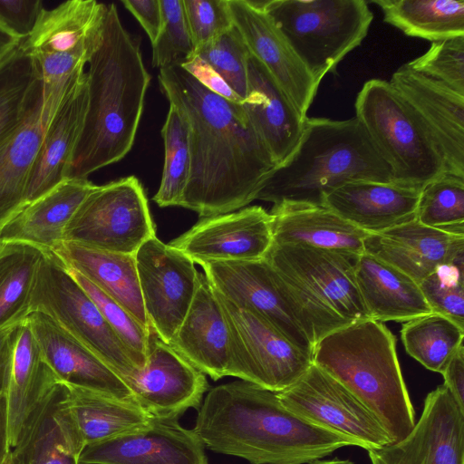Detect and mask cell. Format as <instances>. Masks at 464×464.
Instances as JSON below:
<instances>
[{
	"label": "cell",
	"mask_w": 464,
	"mask_h": 464,
	"mask_svg": "<svg viewBox=\"0 0 464 464\" xmlns=\"http://www.w3.org/2000/svg\"><path fill=\"white\" fill-rule=\"evenodd\" d=\"M159 83L188 126L191 166L180 207L206 218L256 199L277 165L241 104L209 91L179 63L160 69Z\"/></svg>",
	"instance_id": "6da1fadb"
},
{
	"label": "cell",
	"mask_w": 464,
	"mask_h": 464,
	"mask_svg": "<svg viewBox=\"0 0 464 464\" xmlns=\"http://www.w3.org/2000/svg\"><path fill=\"white\" fill-rule=\"evenodd\" d=\"M193 430L212 451L251 464H306L340 448L357 446L346 436L298 417L276 392L242 380L208 392Z\"/></svg>",
	"instance_id": "7a4b0ae2"
},
{
	"label": "cell",
	"mask_w": 464,
	"mask_h": 464,
	"mask_svg": "<svg viewBox=\"0 0 464 464\" xmlns=\"http://www.w3.org/2000/svg\"><path fill=\"white\" fill-rule=\"evenodd\" d=\"M88 104L68 178L88 177L122 160L131 150L150 75L140 43L106 5L102 38L88 63Z\"/></svg>",
	"instance_id": "3957f363"
},
{
	"label": "cell",
	"mask_w": 464,
	"mask_h": 464,
	"mask_svg": "<svg viewBox=\"0 0 464 464\" xmlns=\"http://www.w3.org/2000/svg\"><path fill=\"white\" fill-rule=\"evenodd\" d=\"M359 180L393 182L391 169L359 121L306 117L294 152L273 170L256 199L324 206L334 190Z\"/></svg>",
	"instance_id": "277c9868"
},
{
	"label": "cell",
	"mask_w": 464,
	"mask_h": 464,
	"mask_svg": "<svg viewBox=\"0 0 464 464\" xmlns=\"http://www.w3.org/2000/svg\"><path fill=\"white\" fill-rule=\"evenodd\" d=\"M313 363L341 382L379 420L392 443L415 425V411L396 353V340L379 321L364 319L318 341Z\"/></svg>",
	"instance_id": "5b68a950"
},
{
	"label": "cell",
	"mask_w": 464,
	"mask_h": 464,
	"mask_svg": "<svg viewBox=\"0 0 464 464\" xmlns=\"http://www.w3.org/2000/svg\"><path fill=\"white\" fill-rule=\"evenodd\" d=\"M106 5L69 0L44 9L31 34L21 41L36 68L42 89L45 128L63 97L85 74L99 47Z\"/></svg>",
	"instance_id": "8992f818"
},
{
	"label": "cell",
	"mask_w": 464,
	"mask_h": 464,
	"mask_svg": "<svg viewBox=\"0 0 464 464\" xmlns=\"http://www.w3.org/2000/svg\"><path fill=\"white\" fill-rule=\"evenodd\" d=\"M365 0H268L272 19L316 84L365 38L373 19Z\"/></svg>",
	"instance_id": "52a82bcc"
},
{
	"label": "cell",
	"mask_w": 464,
	"mask_h": 464,
	"mask_svg": "<svg viewBox=\"0 0 464 464\" xmlns=\"http://www.w3.org/2000/svg\"><path fill=\"white\" fill-rule=\"evenodd\" d=\"M354 106L355 118L391 169L393 183L420 191L446 171L434 141L388 81H367Z\"/></svg>",
	"instance_id": "ba28073f"
},
{
	"label": "cell",
	"mask_w": 464,
	"mask_h": 464,
	"mask_svg": "<svg viewBox=\"0 0 464 464\" xmlns=\"http://www.w3.org/2000/svg\"><path fill=\"white\" fill-rule=\"evenodd\" d=\"M39 312L88 348L126 383L139 372L127 349L66 266L44 251L35 276L29 313Z\"/></svg>",
	"instance_id": "9c48e42d"
},
{
	"label": "cell",
	"mask_w": 464,
	"mask_h": 464,
	"mask_svg": "<svg viewBox=\"0 0 464 464\" xmlns=\"http://www.w3.org/2000/svg\"><path fill=\"white\" fill-rule=\"evenodd\" d=\"M215 293L228 330L227 376L279 392L295 382L313 364L311 354L295 345L262 316Z\"/></svg>",
	"instance_id": "30bf717a"
},
{
	"label": "cell",
	"mask_w": 464,
	"mask_h": 464,
	"mask_svg": "<svg viewBox=\"0 0 464 464\" xmlns=\"http://www.w3.org/2000/svg\"><path fill=\"white\" fill-rule=\"evenodd\" d=\"M155 236L144 188L129 176L96 187L70 221L64 241L135 256Z\"/></svg>",
	"instance_id": "8fae6325"
},
{
	"label": "cell",
	"mask_w": 464,
	"mask_h": 464,
	"mask_svg": "<svg viewBox=\"0 0 464 464\" xmlns=\"http://www.w3.org/2000/svg\"><path fill=\"white\" fill-rule=\"evenodd\" d=\"M360 255L304 245L273 244L265 259L277 273L351 324L370 318L355 277Z\"/></svg>",
	"instance_id": "7c38bea8"
},
{
	"label": "cell",
	"mask_w": 464,
	"mask_h": 464,
	"mask_svg": "<svg viewBox=\"0 0 464 464\" xmlns=\"http://www.w3.org/2000/svg\"><path fill=\"white\" fill-rule=\"evenodd\" d=\"M276 394L298 417L346 436L367 451L392 443L375 416L341 382L314 363L295 382Z\"/></svg>",
	"instance_id": "4fadbf2b"
},
{
	"label": "cell",
	"mask_w": 464,
	"mask_h": 464,
	"mask_svg": "<svg viewBox=\"0 0 464 464\" xmlns=\"http://www.w3.org/2000/svg\"><path fill=\"white\" fill-rule=\"evenodd\" d=\"M213 289L238 307L266 319L298 348L313 356L294 302L277 272L264 258L255 261H208L200 264Z\"/></svg>",
	"instance_id": "5bb4252c"
},
{
	"label": "cell",
	"mask_w": 464,
	"mask_h": 464,
	"mask_svg": "<svg viewBox=\"0 0 464 464\" xmlns=\"http://www.w3.org/2000/svg\"><path fill=\"white\" fill-rule=\"evenodd\" d=\"M135 260L150 326L169 343L192 303L199 273L188 256L156 236L140 246Z\"/></svg>",
	"instance_id": "9a60e30c"
},
{
	"label": "cell",
	"mask_w": 464,
	"mask_h": 464,
	"mask_svg": "<svg viewBox=\"0 0 464 464\" xmlns=\"http://www.w3.org/2000/svg\"><path fill=\"white\" fill-rule=\"evenodd\" d=\"M372 464H464V410L441 384L404 439L368 450Z\"/></svg>",
	"instance_id": "2e32d148"
},
{
	"label": "cell",
	"mask_w": 464,
	"mask_h": 464,
	"mask_svg": "<svg viewBox=\"0 0 464 464\" xmlns=\"http://www.w3.org/2000/svg\"><path fill=\"white\" fill-rule=\"evenodd\" d=\"M273 218L260 206L201 218L169 245L198 265L264 259L274 244Z\"/></svg>",
	"instance_id": "e0dca14e"
},
{
	"label": "cell",
	"mask_w": 464,
	"mask_h": 464,
	"mask_svg": "<svg viewBox=\"0 0 464 464\" xmlns=\"http://www.w3.org/2000/svg\"><path fill=\"white\" fill-rule=\"evenodd\" d=\"M134 402L152 418L178 420L198 409L208 388L206 375L152 331L144 367L126 382Z\"/></svg>",
	"instance_id": "ac0fdd59"
},
{
	"label": "cell",
	"mask_w": 464,
	"mask_h": 464,
	"mask_svg": "<svg viewBox=\"0 0 464 464\" xmlns=\"http://www.w3.org/2000/svg\"><path fill=\"white\" fill-rule=\"evenodd\" d=\"M389 82L434 141L446 171L464 177V95L406 64Z\"/></svg>",
	"instance_id": "d6986e66"
},
{
	"label": "cell",
	"mask_w": 464,
	"mask_h": 464,
	"mask_svg": "<svg viewBox=\"0 0 464 464\" xmlns=\"http://www.w3.org/2000/svg\"><path fill=\"white\" fill-rule=\"evenodd\" d=\"M227 4L233 24L250 53L263 63L305 119L319 85L256 1L227 0Z\"/></svg>",
	"instance_id": "ffe728a7"
},
{
	"label": "cell",
	"mask_w": 464,
	"mask_h": 464,
	"mask_svg": "<svg viewBox=\"0 0 464 464\" xmlns=\"http://www.w3.org/2000/svg\"><path fill=\"white\" fill-rule=\"evenodd\" d=\"M80 464H209L194 430L152 418L144 428L88 445Z\"/></svg>",
	"instance_id": "44dd1931"
},
{
	"label": "cell",
	"mask_w": 464,
	"mask_h": 464,
	"mask_svg": "<svg viewBox=\"0 0 464 464\" xmlns=\"http://www.w3.org/2000/svg\"><path fill=\"white\" fill-rule=\"evenodd\" d=\"M25 319L44 361L63 383L135 403L123 380L50 318L31 312Z\"/></svg>",
	"instance_id": "7402d4cb"
},
{
	"label": "cell",
	"mask_w": 464,
	"mask_h": 464,
	"mask_svg": "<svg viewBox=\"0 0 464 464\" xmlns=\"http://www.w3.org/2000/svg\"><path fill=\"white\" fill-rule=\"evenodd\" d=\"M84 448L61 382L28 417L11 453L14 464H80Z\"/></svg>",
	"instance_id": "603a6c76"
},
{
	"label": "cell",
	"mask_w": 464,
	"mask_h": 464,
	"mask_svg": "<svg viewBox=\"0 0 464 464\" xmlns=\"http://www.w3.org/2000/svg\"><path fill=\"white\" fill-rule=\"evenodd\" d=\"M363 252L419 284L440 266L464 256V236L427 227L415 218L385 231L368 234Z\"/></svg>",
	"instance_id": "cb8c5ba5"
},
{
	"label": "cell",
	"mask_w": 464,
	"mask_h": 464,
	"mask_svg": "<svg viewBox=\"0 0 464 464\" xmlns=\"http://www.w3.org/2000/svg\"><path fill=\"white\" fill-rule=\"evenodd\" d=\"M248 120L276 165L294 152L304 121L271 73L250 53L246 96L241 103Z\"/></svg>",
	"instance_id": "d4e9b609"
},
{
	"label": "cell",
	"mask_w": 464,
	"mask_h": 464,
	"mask_svg": "<svg viewBox=\"0 0 464 464\" xmlns=\"http://www.w3.org/2000/svg\"><path fill=\"white\" fill-rule=\"evenodd\" d=\"M169 344L212 380L227 376V325L217 295L204 274L199 273L192 303Z\"/></svg>",
	"instance_id": "484cf974"
},
{
	"label": "cell",
	"mask_w": 464,
	"mask_h": 464,
	"mask_svg": "<svg viewBox=\"0 0 464 464\" xmlns=\"http://www.w3.org/2000/svg\"><path fill=\"white\" fill-rule=\"evenodd\" d=\"M88 179L66 178L24 205L0 227V241H15L52 251L84 199L96 188Z\"/></svg>",
	"instance_id": "4316f807"
},
{
	"label": "cell",
	"mask_w": 464,
	"mask_h": 464,
	"mask_svg": "<svg viewBox=\"0 0 464 464\" xmlns=\"http://www.w3.org/2000/svg\"><path fill=\"white\" fill-rule=\"evenodd\" d=\"M420 192L393 182L368 180L343 184L324 206L367 234H376L415 218Z\"/></svg>",
	"instance_id": "83f0119b"
},
{
	"label": "cell",
	"mask_w": 464,
	"mask_h": 464,
	"mask_svg": "<svg viewBox=\"0 0 464 464\" xmlns=\"http://www.w3.org/2000/svg\"><path fill=\"white\" fill-rule=\"evenodd\" d=\"M88 104L86 72L63 97L45 128L32 170L27 202L68 178Z\"/></svg>",
	"instance_id": "f1b7e54d"
},
{
	"label": "cell",
	"mask_w": 464,
	"mask_h": 464,
	"mask_svg": "<svg viewBox=\"0 0 464 464\" xmlns=\"http://www.w3.org/2000/svg\"><path fill=\"white\" fill-rule=\"evenodd\" d=\"M53 252L126 309L147 331H152L143 305L135 256L108 252L63 241Z\"/></svg>",
	"instance_id": "f546056e"
},
{
	"label": "cell",
	"mask_w": 464,
	"mask_h": 464,
	"mask_svg": "<svg viewBox=\"0 0 464 464\" xmlns=\"http://www.w3.org/2000/svg\"><path fill=\"white\" fill-rule=\"evenodd\" d=\"M61 381L44 361L24 318L17 324L5 390L9 441L13 448L43 398Z\"/></svg>",
	"instance_id": "4dcf8cb0"
},
{
	"label": "cell",
	"mask_w": 464,
	"mask_h": 464,
	"mask_svg": "<svg viewBox=\"0 0 464 464\" xmlns=\"http://www.w3.org/2000/svg\"><path fill=\"white\" fill-rule=\"evenodd\" d=\"M355 277L370 319L406 322L432 313L417 282L370 254L359 256Z\"/></svg>",
	"instance_id": "1f68e13d"
},
{
	"label": "cell",
	"mask_w": 464,
	"mask_h": 464,
	"mask_svg": "<svg viewBox=\"0 0 464 464\" xmlns=\"http://www.w3.org/2000/svg\"><path fill=\"white\" fill-rule=\"evenodd\" d=\"M269 213L273 218L274 244L363 253V241L368 234L326 206L278 204Z\"/></svg>",
	"instance_id": "d6a6232c"
},
{
	"label": "cell",
	"mask_w": 464,
	"mask_h": 464,
	"mask_svg": "<svg viewBox=\"0 0 464 464\" xmlns=\"http://www.w3.org/2000/svg\"><path fill=\"white\" fill-rule=\"evenodd\" d=\"M64 385L72 417L85 447L142 429L152 419L135 403Z\"/></svg>",
	"instance_id": "836d02e7"
},
{
	"label": "cell",
	"mask_w": 464,
	"mask_h": 464,
	"mask_svg": "<svg viewBox=\"0 0 464 464\" xmlns=\"http://www.w3.org/2000/svg\"><path fill=\"white\" fill-rule=\"evenodd\" d=\"M44 130L41 98L0 152V227L26 204L29 181Z\"/></svg>",
	"instance_id": "e575fe53"
},
{
	"label": "cell",
	"mask_w": 464,
	"mask_h": 464,
	"mask_svg": "<svg viewBox=\"0 0 464 464\" xmlns=\"http://www.w3.org/2000/svg\"><path fill=\"white\" fill-rule=\"evenodd\" d=\"M385 23L431 43L464 35L463 0H372Z\"/></svg>",
	"instance_id": "d590c367"
},
{
	"label": "cell",
	"mask_w": 464,
	"mask_h": 464,
	"mask_svg": "<svg viewBox=\"0 0 464 464\" xmlns=\"http://www.w3.org/2000/svg\"><path fill=\"white\" fill-rule=\"evenodd\" d=\"M41 98L36 68L20 43L0 63V152Z\"/></svg>",
	"instance_id": "8d00e7d4"
},
{
	"label": "cell",
	"mask_w": 464,
	"mask_h": 464,
	"mask_svg": "<svg viewBox=\"0 0 464 464\" xmlns=\"http://www.w3.org/2000/svg\"><path fill=\"white\" fill-rule=\"evenodd\" d=\"M44 251L35 246L0 241V331L29 314L32 290Z\"/></svg>",
	"instance_id": "74e56055"
},
{
	"label": "cell",
	"mask_w": 464,
	"mask_h": 464,
	"mask_svg": "<svg viewBox=\"0 0 464 464\" xmlns=\"http://www.w3.org/2000/svg\"><path fill=\"white\" fill-rule=\"evenodd\" d=\"M401 337L410 356L426 369L440 373L449 359L463 344L464 329L432 312L404 322Z\"/></svg>",
	"instance_id": "f35d334b"
},
{
	"label": "cell",
	"mask_w": 464,
	"mask_h": 464,
	"mask_svg": "<svg viewBox=\"0 0 464 464\" xmlns=\"http://www.w3.org/2000/svg\"><path fill=\"white\" fill-rule=\"evenodd\" d=\"M161 135L164 141V165L159 189L152 199L162 208L180 206L190 174L189 133L187 121L171 104Z\"/></svg>",
	"instance_id": "ab89813d"
},
{
	"label": "cell",
	"mask_w": 464,
	"mask_h": 464,
	"mask_svg": "<svg viewBox=\"0 0 464 464\" xmlns=\"http://www.w3.org/2000/svg\"><path fill=\"white\" fill-rule=\"evenodd\" d=\"M415 218L438 230L464 236V177L444 171L420 192Z\"/></svg>",
	"instance_id": "60d3db41"
},
{
	"label": "cell",
	"mask_w": 464,
	"mask_h": 464,
	"mask_svg": "<svg viewBox=\"0 0 464 464\" xmlns=\"http://www.w3.org/2000/svg\"><path fill=\"white\" fill-rule=\"evenodd\" d=\"M67 268L75 281L96 304L109 325L127 349L137 369L141 370L146 362L152 331H147L126 309L80 273Z\"/></svg>",
	"instance_id": "b9f144b4"
},
{
	"label": "cell",
	"mask_w": 464,
	"mask_h": 464,
	"mask_svg": "<svg viewBox=\"0 0 464 464\" xmlns=\"http://www.w3.org/2000/svg\"><path fill=\"white\" fill-rule=\"evenodd\" d=\"M208 63L243 100L247 90V61L250 52L234 25L193 52Z\"/></svg>",
	"instance_id": "7bdbcfd3"
},
{
	"label": "cell",
	"mask_w": 464,
	"mask_h": 464,
	"mask_svg": "<svg viewBox=\"0 0 464 464\" xmlns=\"http://www.w3.org/2000/svg\"><path fill=\"white\" fill-rule=\"evenodd\" d=\"M464 256L443 264L419 283L433 313L464 329Z\"/></svg>",
	"instance_id": "ee69618b"
},
{
	"label": "cell",
	"mask_w": 464,
	"mask_h": 464,
	"mask_svg": "<svg viewBox=\"0 0 464 464\" xmlns=\"http://www.w3.org/2000/svg\"><path fill=\"white\" fill-rule=\"evenodd\" d=\"M405 64L464 95V35L432 42L425 53Z\"/></svg>",
	"instance_id": "f6af8a7d"
},
{
	"label": "cell",
	"mask_w": 464,
	"mask_h": 464,
	"mask_svg": "<svg viewBox=\"0 0 464 464\" xmlns=\"http://www.w3.org/2000/svg\"><path fill=\"white\" fill-rule=\"evenodd\" d=\"M161 27L152 44V65L160 69L179 63L195 51L182 0H160Z\"/></svg>",
	"instance_id": "bcb514c9"
},
{
	"label": "cell",
	"mask_w": 464,
	"mask_h": 464,
	"mask_svg": "<svg viewBox=\"0 0 464 464\" xmlns=\"http://www.w3.org/2000/svg\"><path fill=\"white\" fill-rule=\"evenodd\" d=\"M182 1L195 49L216 39L233 26L227 0Z\"/></svg>",
	"instance_id": "7dc6e473"
},
{
	"label": "cell",
	"mask_w": 464,
	"mask_h": 464,
	"mask_svg": "<svg viewBox=\"0 0 464 464\" xmlns=\"http://www.w3.org/2000/svg\"><path fill=\"white\" fill-rule=\"evenodd\" d=\"M44 9L40 0H0V24L22 41L31 34Z\"/></svg>",
	"instance_id": "c3c4849f"
},
{
	"label": "cell",
	"mask_w": 464,
	"mask_h": 464,
	"mask_svg": "<svg viewBox=\"0 0 464 464\" xmlns=\"http://www.w3.org/2000/svg\"><path fill=\"white\" fill-rule=\"evenodd\" d=\"M179 63L209 91L231 102L238 104L243 102L244 100L231 89L224 79L208 63L195 53H192Z\"/></svg>",
	"instance_id": "681fc988"
},
{
	"label": "cell",
	"mask_w": 464,
	"mask_h": 464,
	"mask_svg": "<svg viewBox=\"0 0 464 464\" xmlns=\"http://www.w3.org/2000/svg\"><path fill=\"white\" fill-rule=\"evenodd\" d=\"M121 3L138 20L152 44L161 27L160 0H123Z\"/></svg>",
	"instance_id": "f907efd6"
},
{
	"label": "cell",
	"mask_w": 464,
	"mask_h": 464,
	"mask_svg": "<svg viewBox=\"0 0 464 464\" xmlns=\"http://www.w3.org/2000/svg\"><path fill=\"white\" fill-rule=\"evenodd\" d=\"M444 385L460 409L464 410V347L461 344L449 359L442 371Z\"/></svg>",
	"instance_id": "816d5d0a"
},
{
	"label": "cell",
	"mask_w": 464,
	"mask_h": 464,
	"mask_svg": "<svg viewBox=\"0 0 464 464\" xmlns=\"http://www.w3.org/2000/svg\"><path fill=\"white\" fill-rule=\"evenodd\" d=\"M16 326L0 331V395L5 394Z\"/></svg>",
	"instance_id": "f5cc1de1"
},
{
	"label": "cell",
	"mask_w": 464,
	"mask_h": 464,
	"mask_svg": "<svg viewBox=\"0 0 464 464\" xmlns=\"http://www.w3.org/2000/svg\"><path fill=\"white\" fill-rule=\"evenodd\" d=\"M9 441L5 394L0 395V464H3L11 452Z\"/></svg>",
	"instance_id": "db71d44e"
},
{
	"label": "cell",
	"mask_w": 464,
	"mask_h": 464,
	"mask_svg": "<svg viewBox=\"0 0 464 464\" xmlns=\"http://www.w3.org/2000/svg\"><path fill=\"white\" fill-rule=\"evenodd\" d=\"M20 43L21 40L0 24V63L14 50Z\"/></svg>",
	"instance_id": "11a10c76"
},
{
	"label": "cell",
	"mask_w": 464,
	"mask_h": 464,
	"mask_svg": "<svg viewBox=\"0 0 464 464\" xmlns=\"http://www.w3.org/2000/svg\"><path fill=\"white\" fill-rule=\"evenodd\" d=\"M306 464H354L353 461L349 459H341L339 458H334L332 459H314Z\"/></svg>",
	"instance_id": "9f6ffc18"
},
{
	"label": "cell",
	"mask_w": 464,
	"mask_h": 464,
	"mask_svg": "<svg viewBox=\"0 0 464 464\" xmlns=\"http://www.w3.org/2000/svg\"><path fill=\"white\" fill-rule=\"evenodd\" d=\"M3 464H14L12 459V453L10 452L9 455L6 457Z\"/></svg>",
	"instance_id": "6f0895ef"
}]
</instances>
